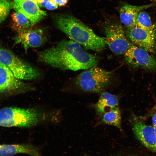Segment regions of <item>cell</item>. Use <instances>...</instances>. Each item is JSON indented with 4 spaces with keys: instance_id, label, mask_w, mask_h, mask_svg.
I'll list each match as a JSON object with an SVG mask.
<instances>
[{
    "instance_id": "1",
    "label": "cell",
    "mask_w": 156,
    "mask_h": 156,
    "mask_svg": "<svg viewBox=\"0 0 156 156\" xmlns=\"http://www.w3.org/2000/svg\"><path fill=\"white\" fill-rule=\"evenodd\" d=\"M38 61L63 70L88 69L98 62V57L86 51L82 46L70 40H64L40 52Z\"/></svg>"
},
{
    "instance_id": "2",
    "label": "cell",
    "mask_w": 156,
    "mask_h": 156,
    "mask_svg": "<svg viewBox=\"0 0 156 156\" xmlns=\"http://www.w3.org/2000/svg\"><path fill=\"white\" fill-rule=\"evenodd\" d=\"M55 21L60 30L85 48L99 51L105 48V38L96 35L91 28L74 17L60 15L56 16Z\"/></svg>"
},
{
    "instance_id": "3",
    "label": "cell",
    "mask_w": 156,
    "mask_h": 156,
    "mask_svg": "<svg viewBox=\"0 0 156 156\" xmlns=\"http://www.w3.org/2000/svg\"><path fill=\"white\" fill-rule=\"evenodd\" d=\"M112 77V72L95 66L79 74L74 83L76 89L80 93L100 94L110 86Z\"/></svg>"
},
{
    "instance_id": "4",
    "label": "cell",
    "mask_w": 156,
    "mask_h": 156,
    "mask_svg": "<svg viewBox=\"0 0 156 156\" xmlns=\"http://www.w3.org/2000/svg\"><path fill=\"white\" fill-rule=\"evenodd\" d=\"M47 116L36 109L5 107L0 109V126L30 127L45 120Z\"/></svg>"
},
{
    "instance_id": "5",
    "label": "cell",
    "mask_w": 156,
    "mask_h": 156,
    "mask_svg": "<svg viewBox=\"0 0 156 156\" xmlns=\"http://www.w3.org/2000/svg\"><path fill=\"white\" fill-rule=\"evenodd\" d=\"M0 63L9 68L14 76L19 80H30L40 76V71L22 60L11 51L0 48Z\"/></svg>"
},
{
    "instance_id": "6",
    "label": "cell",
    "mask_w": 156,
    "mask_h": 156,
    "mask_svg": "<svg viewBox=\"0 0 156 156\" xmlns=\"http://www.w3.org/2000/svg\"><path fill=\"white\" fill-rule=\"evenodd\" d=\"M106 44L114 53L124 54L133 44L127 37L121 23L113 22L105 27Z\"/></svg>"
},
{
    "instance_id": "7",
    "label": "cell",
    "mask_w": 156,
    "mask_h": 156,
    "mask_svg": "<svg viewBox=\"0 0 156 156\" xmlns=\"http://www.w3.org/2000/svg\"><path fill=\"white\" fill-rule=\"evenodd\" d=\"M125 31L133 44L148 53H154L156 51V29L146 30L135 26L127 27Z\"/></svg>"
},
{
    "instance_id": "8",
    "label": "cell",
    "mask_w": 156,
    "mask_h": 156,
    "mask_svg": "<svg viewBox=\"0 0 156 156\" xmlns=\"http://www.w3.org/2000/svg\"><path fill=\"white\" fill-rule=\"evenodd\" d=\"M124 54L126 62L133 68L156 70L155 59L145 50L133 44Z\"/></svg>"
},
{
    "instance_id": "9",
    "label": "cell",
    "mask_w": 156,
    "mask_h": 156,
    "mask_svg": "<svg viewBox=\"0 0 156 156\" xmlns=\"http://www.w3.org/2000/svg\"><path fill=\"white\" fill-rule=\"evenodd\" d=\"M131 122L137 139L149 150L156 153V128L145 124L135 117L132 118Z\"/></svg>"
},
{
    "instance_id": "10",
    "label": "cell",
    "mask_w": 156,
    "mask_h": 156,
    "mask_svg": "<svg viewBox=\"0 0 156 156\" xmlns=\"http://www.w3.org/2000/svg\"><path fill=\"white\" fill-rule=\"evenodd\" d=\"M47 40L44 31L40 29H31L18 33L14 38L15 43L21 44L26 52L30 48L41 46Z\"/></svg>"
},
{
    "instance_id": "11",
    "label": "cell",
    "mask_w": 156,
    "mask_h": 156,
    "mask_svg": "<svg viewBox=\"0 0 156 156\" xmlns=\"http://www.w3.org/2000/svg\"><path fill=\"white\" fill-rule=\"evenodd\" d=\"M32 89L16 78L9 68L0 63V92L16 90L27 92Z\"/></svg>"
},
{
    "instance_id": "12",
    "label": "cell",
    "mask_w": 156,
    "mask_h": 156,
    "mask_svg": "<svg viewBox=\"0 0 156 156\" xmlns=\"http://www.w3.org/2000/svg\"><path fill=\"white\" fill-rule=\"evenodd\" d=\"M13 8L22 13L34 25L47 15L46 12L40 9L36 0H14Z\"/></svg>"
},
{
    "instance_id": "13",
    "label": "cell",
    "mask_w": 156,
    "mask_h": 156,
    "mask_svg": "<svg viewBox=\"0 0 156 156\" xmlns=\"http://www.w3.org/2000/svg\"><path fill=\"white\" fill-rule=\"evenodd\" d=\"M152 3L142 5L126 4L119 10L120 18L121 22L127 27L136 26L137 16L139 12L154 5Z\"/></svg>"
},
{
    "instance_id": "14",
    "label": "cell",
    "mask_w": 156,
    "mask_h": 156,
    "mask_svg": "<svg viewBox=\"0 0 156 156\" xmlns=\"http://www.w3.org/2000/svg\"><path fill=\"white\" fill-rule=\"evenodd\" d=\"M119 97L105 91L100 94L93 107L96 114L100 117L105 113L118 107Z\"/></svg>"
},
{
    "instance_id": "15",
    "label": "cell",
    "mask_w": 156,
    "mask_h": 156,
    "mask_svg": "<svg viewBox=\"0 0 156 156\" xmlns=\"http://www.w3.org/2000/svg\"><path fill=\"white\" fill-rule=\"evenodd\" d=\"M40 156L38 149L29 144L0 145V156H12L18 154Z\"/></svg>"
},
{
    "instance_id": "16",
    "label": "cell",
    "mask_w": 156,
    "mask_h": 156,
    "mask_svg": "<svg viewBox=\"0 0 156 156\" xmlns=\"http://www.w3.org/2000/svg\"><path fill=\"white\" fill-rule=\"evenodd\" d=\"M12 26L18 33L26 31L34 25L31 21L21 12L16 11L11 14Z\"/></svg>"
},
{
    "instance_id": "17",
    "label": "cell",
    "mask_w": 156,
    "mask_h": 156,
    "mask_svg": "<svg viewBox=\"0 0 156 156\" xmlns=\"http://www.w3.org/2000/svg\"><path fill=\"white\" fill-rule=\"evenodd\" d=\"M100 117V123L113 126L122 131L121 112L119 107L105 113Z\"/></svg>"
},
{
    "instance_id": "18",
    "label": "cell",
    "mask_w": 156,
    "mask_h": 156,
    "mask_svg": "<svg viewBox=\"0 0 156 156\" xmlns=\"http://www.w3.org/2000/svg\"><path fill=\"white\" fill-rule=\"evenodd\" d=\"M136 26L146 30L156 29L155 25L153 24L150 16L143 10L139 12L138 14Z\"/></svg>"
},
{
    "instance_id": "19",
    "label": "cell",
    "mask_w": 156,
    "mask_h": 156,
    "mask_svg": "<svg viewBox=\"0 0 156 156\" xmlns=\"http://www.w3.org/2000/svg\"><path fill=\"white\" fill-rule=\"evenodd\" d=\"M13 8V2L9 0H0V24L4 21Z\"/></svg>"
},
{
    "instance_id": "20",
    "label": "cell",
    "mask_w": 156,
    "mask_h": 156,
    "mask_svg": "<svg viewBox=\"0 0 156 156\" xmlns=\"http://www.w3.org/2000/svg\"><path fill=\"white\" fill-rule=\"evenodd\" d=\"M45 7L48 10H52L57 9L58 5L49 0L46 3Z\"/></svg>"
},
{
    "instance_id": "21",
    "label": "cell",
    "mask_w": 156,
    "mask_h": 156,
    "mask_svg": "<svg viewBox=\"0 0 156 156\" xmlns=\"http://www.w3.org/2000/svg\"><path fill=\"white\" fill-rule=\"evenodd\" d=\"M51 1L60 6L65 5L70 0H50Z\"/></svg>"
},
{
    "instance_id": "22",
    "label": "cell",
    "mask_w": 156,
    "mask_h": 156,
    "mask_svg": "<svg viewBox=\"0 0 156 156\" xmlns=\"http://www.w3.org/2000/svg\"><path fill=\"white\" fill-rule=\"evenodd\" d=\"M49 0H36L37 2L40 7H45L46 3Z\"/></svg>"
},
{
    "instance_id": "23",
    "label": "cell",
    "mask_w": 156,
    "mask_h": 156,
    "mask_svg": "<svg viewBox=\"0 0 156 156\" xmlns=\"http://www.w3.org/2000/svg\"><path fill=\"white\" fill-rule=\"evenodd\" d=\"M152 124L153 126L156 128V112L153 116Z\"/></svg>"
},
{
    "instance_id": "24",
    "label": "cell",
    "mask_w": 156,
    "mask_h": 156,
    "mask_svg": "<svg viewBox=\"0 0 156 156\" xmlns=\"http://www.w3.org/2000/svg\"><path fill=\"white\" fill-rule=\"evenodd\" d=\"M156 110V103L153 107L151 110L150 114H151L153 113Z\"/></svg>"
},
{
    "instance_id": "25",
    "label": "cell",
    "mask_w": 156,
    "mask_h": 156,
    "mask_svg": "<svg viewBox=\"0 0 156 156\" xmlns=\"http://www.w3.org/2000/svg\"><path fill=\"white\" fill-rule=\"evenodd\" d=\"M152 1L155 2L156 3V0H152Z\"/></svg>"
},
{
    "instance_id": "26",
    "label": "cell",
    "mask_w": 156,
    "mask_h": 156,
    "mask_svg": "<svg viewBox=\"0 0 156 156\" xmlns=\"http://www.w3.org/2000/svg\"></svg>"
},
{
    "instance_id": "27",
    "label": "cell",
    "mask_w": 156,
    "mask_h": 156,
    "mask_svg": "<svg viewBox=\"0 0 156 156\" xmlns=\"http://www.w3.org/2000/svg\"></svg>"
}]
</instances>
